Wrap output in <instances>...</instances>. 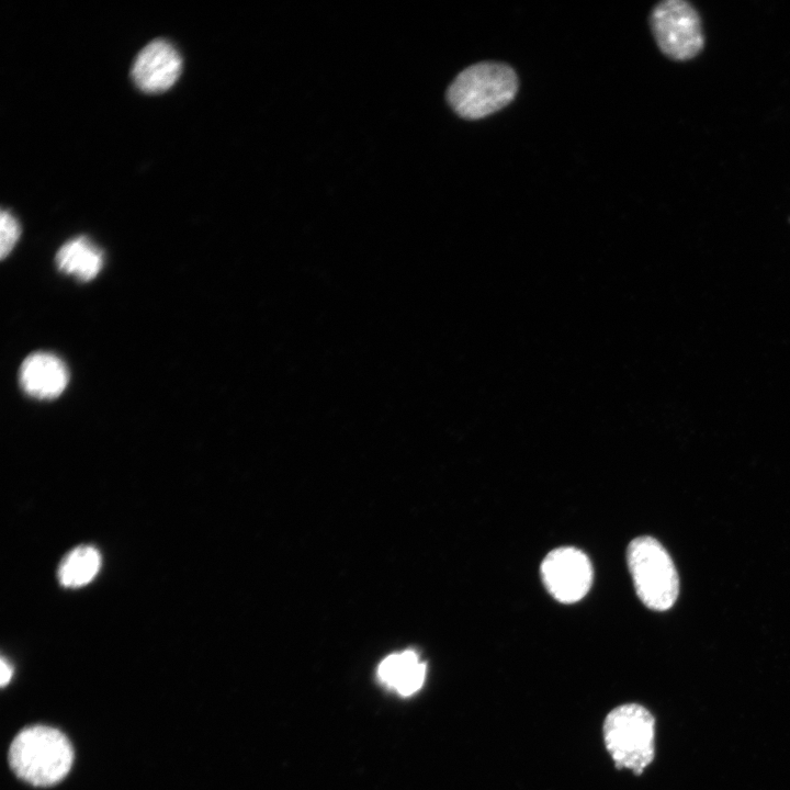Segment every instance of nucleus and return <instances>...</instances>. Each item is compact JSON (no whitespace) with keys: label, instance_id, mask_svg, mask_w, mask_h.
<instances>
[{"label":"nucleus","instance_id":"nucleus-1","mask_svg":"<svg viewBox=\"0 0 790 790\" xmlns=\"http://www.w3.org/2000/svg\"><path fill=\"white\" fill-rule=\"evenodd\" d=\"M72 761L74 749L66 735L44 725L22 730L9 749V763L15 775L37 787L61 781Z\"/></svg>","mask_w":790,"mask_h":790},{"label":"nucleus","instance_id":"nucleus-2","mask_svg":"<svg viewBox=\"0 0 790 790\" xmlns=\"http://www.w3.org/2000/svg\"><path fill=\"white\" fill-rule=\"evenodd\" d=\"M517 90L518 78L510 66L482 61L465 68L454 78L447 99L461 117L478 120L508 105Z\"/></svg>","mask_w":790,"mask_h":790},{"label":"nucleus","instance_id":"nucleus-3","mask_svg":"<svg viewBox=\"0 0 790 790\" xmlns=\"http://www.w3.org/2000/svg\"><path fill=\"white\" fill-rule=\"evenodd\" d=\"M603 741L617 769L640 776L655 757V718L639 703L612 709L602 725Z\"/></svg>","mask_w":790,"mask_h":790},{"label":"nucleus","instance_id":"nucleus-4","mask_svg":"<svg viewBox=\"0 0 790 790\" xmlns=\"http://www.w3.org/2000/svg\"><path fill=\"white\" fill-rule=\"evenodd\" d=\"M627 562L640 600L650 609L665 611L676 601L679 579L672 557L652 537L632 540Z\"/></svg>","mask_w":790,"mask_h":790},{"label":"nucleus","instance_id":"nucleus-5","mask_svg":"<svg viewBox=\"0 0 790 790\" xmlns=\"http://www.w3.org/2000/svg\"><path fill=\"white\" fill-rule=\"evenodd\" d=\"M648 23L658 49L670 60L689 61L704 50L703 20L688 0L657 2L650 12Z\"/></svg>","mask_w":790,"mask_h":790},{"label":"nucleus","instance_id":"nucleus-6","mask_svg":"<svg viewBox=\"0 0 790 790\" xmlns=\"http://www.w3.org/2000/svg\"><path fill=\"white\" fill-rule=\"evenodd\" d=\"M540 574L546 590L562 603L580 600L592 583L588 556L571 546L551 551L541 563Z\"/></svg>","mask_w":790,"mask_h":790},{"label":"nucleus","instance_id":"nucleus-7","mask_svg":"<svg viewBox=\"0 0 790 790\" xmlns=\"http://www.w3.org/2000/svg\"><path fill=\"white\" fill-rule=\"evenodd\" d=\"M182 71V58L167 40L148 43L136 56L132 66V79L146 93H159L171 88Z\"/></svg>","mask_w":790,"mask_h":790},{"label":"nucleus","instance_id":"nucleus-8","mask_svg":"<svg viewBox=\"0 0 790 790\" xmlns=\"http://www.w3.org/2000/svg\"><path fill=\"white\" fill-rule=\"evenodd\" d=\"M68 371L64 362L47 352H35L21 364L19 380L26 394L38 399L59 396L68 384Z\"/></svg>","mask_w":790,"mask_h":790},{"label":"nucleus","instance_id":"nucleus-9","mask_svg":"<svg viewBox=\"0 0 790 790\" xmlns=\"http://www.w3.org/2000/svg\"><path fill=\"white\" fill-rule=\"evenodd\" d=\"M425 677L426 664L411 650L388 655L377 667L380 682L403 697L418 691Z\"/></svg>","mask_w":790,"mask_h":790},{"label":"nucleus","instance_id":"nucleus-10","mask_svg":"<svg viewBox=\"0 0 790 790\" xmlns=\"http://www.w3.org/2000/svg\"><path fill=\"white\" fill-rule=\"evenodd\" d=\"M59 271L80 281L94 279L103 267V252L88 237L79 236L64 244L56 253Z\"/></svg>","mask_w":790,"mask_h":790},{"label":"nucleus","instance_id":"nucleus-11","mask_svg":"<svg viewBox=\"0 0 790 790\" xmlns=\"http://www.w3.org/2000/svg\"><path fill=\"white\" fill-rule=\"evenodd\" d=\"M101 567L100 552L91 545L71 550L60 562L57 576L64 587H81L90 583Z\"/></svg>","mask_w":790,"mask_h":790},{"label":"nucleus","instance_id":"nucleus-12","mask_svg":"<svg viewBox=\"0 0 790 790\" xmlns=\"http://www.w3.org/2000/svg\"><path fill=\"white\" fill-rule=\"evenodd\" d=\"M20 230L19 222L13 214L8 210H2L0 216V255L2 259L5 258L15 246L20 237Z\"/></svg>","mask_w":790,"mask_h":790},{"label":"nucleus","instance_id":"nucleus-13","mask_svg":"<svg viewBox=\"0 0 790 790\" xmlns=\"http://www.w3.org/2000/svg\"><path fill=\"white\" fill-rule=\"evenodd\" d=\"M13 668L12 665L4 658H1V686L4 687L12 678Z\"/></svg>","mask_w":790,"mask_h":790}]
</instances>
